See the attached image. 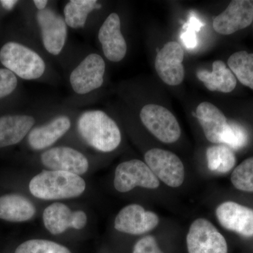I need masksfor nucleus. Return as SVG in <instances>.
<instances>
[{"label": "nucleus", "instance_id": "f257e3e1", "mask_svg": "<svg viewBox=\"0 0 253 253\" xmlns=\"http://www.w3.org/2000/svg\"><path fill=\"white\" fill-rule=\"evenodd\" d=\"M77 128L86 144L101 152L109 153L117 149L122 140L119 126L104 111L91 110L79 116Z\"/></svg>", "mask_w": 253, "mask_h": 253}, {"label": "nucleus", "instance_id": "f03ea898", "mask_svg": "<svg viewBox=\"0 0 253 253\" xmlns=\"http://www.w3.org/2000/svg\"><path fill=\"white\" fill-rule=\"evenodd\" d=\"M85 181L77 174L61 171L43 170L30 181L32 195L43 200L72 199L85 190Z\"/></svg>", "mask_w": 253, "mask_h": 253}, {"label": "nucleus", "instance_id": "7ed1b4c3", "mask_svg": "<svg viewBox=\"0 0 253 253\" xmlns=\"http://www.w3.org/2000/svg\"><path fill=\"white\" fill-rule=\"evenodd\" d=\"M0 61L5 68L27 81L38 79L45 72V62L38 53L14 42L1 47Z\"/></svg>", "mask_w": 253, "mask_h": 253}, {"label": "nucleus", "instance_id": "20e7f679", "mask_svg": "<svg viewBox=\"0 0 253 253\" xmlns=\"http://www.w3.org/2000/svg\"><path fill=\"white\" fill-rule=\"evenodd\" d=\"M186 242L188 253H228L225 238L206 218H197L190 224Z\"/></svg>", "mask_w": 253, "mask_h": 253}, {"label": "nucleus", "instance_id": "39448f33", "mask_svg": "<svg viewBox=\"0 0 253 253\" xmlns=\"http://www.w3.org/2000/svg\"><path fill=\"white\" fill-rule=\"evenodd\" d=\"M144 126L158 140L165 144H173L179 140L181 128L170 111L158 104L145 105L140 111Z\"/></svg>", "mask_w": 253, "mask_h": 253}, {"label": "nucleus", "instance_id": "423d86ee", "mask_svg": "<svg viewBox=\"0 0 253 253\" xmlns=\"http://www.w3.org/2000/svg\"><path fill=\"white\" fill-rule=\"evenodd\" d=\"M144 160L158 180L166 185L178 188L185 180L184 163L174 153L155 148L145 154Z\"/></svg>", "mask_w": 253, "mask_h": 253}, {"label": "nucleus", "instance_id": "0eeeda50", "mask_svg": "<svg viewBox=\"0 0 253 253\" xmlns=\"http://www.w3.org/2000/svg\"><path fill=\"white\" fill-rule=\"evenodd\" d=\"M113 184L118 192L126 193L136 187L157 189L161 181L146 163L133 159L118 165L115 171Z\"/></svg>", "mask_w": 253, "mask_h": 253}, {"label": "nucleus", "instance_id": "6e6552de", "mask_svg": "<svg viewBox=\"0 0 253 253\" xmlns=\"http://www.w3.org/2000/svg\"><path fill=\"white\" fill-rule=\"evenodd\" d=\"M106 63L100 55H87L70 76V83L75 92L86 94L99 89L104 83Z\"/></svg>", "mask_w": 253, "mask_h": 253}, {"label": "nucleus", "instance_id": "1a4fd4ad", "mask_svg": "<svg viewBox=\"0 0 253 253\" xmlns=\"http://www.w3.org/2000/svg\"><path fill=\"white\" fill-rule=\"evenodd\" d=\"M184 49L176 42L166 43L158 51L155 60V68L163 83L168 85L177 86L184 81Z\"/></svg>", "mask_w": 253, "mask_h": 253}, {"label": "nucleus", "instance_id": "9d476101", "mask_svg": "<svg viewBox=\"0 0 253 253\" xmlns=\"http://www.w3.org/2000/svg\"><path fill=\"white\" fill-rule=\"evenodd\" d=\"M36 18L44 47L54 56L61 54L68 36V26L64 18L50 8L38 11Z\"/></svg>", "mask_w": 253, "mask_h": 253}, {"label": "nucleus", "instance_id": "9b49d317", "mask_svg": "<svg viewBox=\"0 0 253 253\" xmlns=\"http://www.w3.org/2000/svg\"><path fill=\"white\" fill-rule=\"evenodd\" d=\"M159 222V216L156 213L146 211L140 205L130 204L118 212L114 227L121 233L141 235L154 230Z\"/></svg>", "mask_w": 253, "mask_h": 253}, {"label": "nucleus", "instance_id": "f8f14e48", "mask_svg": "<svg viewBox=\"0 0 253 253\" xmlns=\"http://www.w3.org/2000/svg\"><path fill=\"white\" fill-rule=\"evenodd\" d=\"M253 22V0H234L213 20V29L228 36L249 27Z\"/></svg>", "mask_w": 253, "mask_h": 253}, {"label": "nucleus", "instance_id": "ddd939ff", "mask_svg": "<svg viewBox=\"0 0 253 253\" xmlns=\"http://www.w3.org/2000/svg\"><path fill=\"white\" fill-rule=\"evenodd\" d=\"M41 161L50 170L61 171L81 175L89 169V162L84 154L67 146H58L46 150Z\"/></svg>", "mask_w": 253, "mask_h": 253}, {"label": "nucleus", "instance_id": "4468645a", "mask_svg": "<svg viewBox=\"0 0 253 253\" xmlns=\"http://www.w3.org/2000/svg\"><path fill=\"white\" fill-rule=\"evenodd\" d=\"M215 215L222 227L240 235L253 236V210L234 202L226 201L217 206Z\"/></svg>", "mask_w": 253, "mask_h": 253}, {"label": "nucleus", "instance_id": "2eb2a0df", "mask_svg": "<svg viewBox=\"0 0 253 253\" xmlns=\"http://www.w3.org/2000/svg\"><path fill=\"white\" fill-rule=\"evenodd\" d=\"M98 38L105 57L117 63L122 61L127 51V45L121 33V18L116 13H111L101 25Z\"/></svg>", "mask_w": 253, "mask_h": 253}, {"label": "nucleus", "instance_id": "dca6fc26", "mask_svg": "<svg viewBox=\"0 0 253 253\" xmlns=\"http://www.w3.org/2000/svg\"><path fill=\"white\" fill-rule=\"evenodd\" d=\"M43 221L46 229L54 235L62 234L68 228L83 229L87 222V217L83 211L73 212L66 205L54 203L43 212Z\"/></svg>", "mask_w": 253, "mask_h": 253}, {"label": "nucleus", "instance_id": "f3484780", "mask_svg": "<svg viewBox=\"0 0 253 253\" xmlns=\"http://www.w3.org/2000/svg\"><path fill=\"white\" fill-rule=\"evenodd\" d=\"M196 117L207 140L212 144H221L229 122L221 110L214 104L205 101L196 108Z\"/></svg>", "mask_w": 253, "mask_h": 253}, {"label": "nucleus", "instance_id": "a211bd4d", "mask_svg": "<svg viewBox=\"0 0 253 253\" xmlns=\"http://www.w3.org/2000/svg\"><path fill=\"white\" fill-rule=\"evenodd\" d=\"M71 126V119L68 116H58L44 126L32 129L28 135V143L32 149L37 151L45 149L61 139Z\"/></svg>", "mask_w": 253, "mask_h": 253}, {"label": "nucleus", "instance_id": "6ab92c4d", "mask_svg": "<svg viewBox=\"0 0 253 253\" xmlns=\"http://www.w3.org/2000/svg\"><path fill=\"white\" fill-rule=\"evenodd\" d=\"M36 123L28 115H11L0 118V148L13 146L22 141Z\"/></svg>", "mask_w": 253, "mask_h": 253}, {"label": "nucleus", "instance_id": "aec40b11", "mask_svg": "<svg viewBox=\"0 0 253 253\" xmlns=\"http://www.w3.org/2000/svg\"><path fill=\"white\" fill-rule=\"evenodd\" d=\"M196 76L208 90L212 91L229 93L235 89L237 84L234 73L220 60L214 61L211 72L207 70H199L196 72Z\"/></svg>", "mask_w": 253, "mask_h": 253}, {"label": "nucleus", "instance_id": "412c9836", "mask_svg": "<svg viewBox=\"0 0 253 253\" xmlns=\"http://www.w3.org/2000/svg\"><path fill=\"white\" fill-rule=\"evenodd\" d=\"M36 212L34 205L22 196L9 194L0 197V219L21 222L31 219Z\"/></svg>", "mask_w": 253, "mask_h": 253}, {"label": "nucleus", "instance_id": "4be33fe9", "mask_svg": "<svg viewBox=\"0 0 253 253\" xmlns=\"http://www.w3.org/2000/svg\"><path fill=\"white\" fill-rule=\"evenodd\" d=\"M101 5L96 0H71L63 9L66 25L73 29H79L85 26L88 15Z\"/></svg>", "mask_w": 253, "mask_h": 253}, {"label": "nucleus", "instance_id": "5701e85b", "mask_svg": "<svg viewBox=\"0 0 253 253\" xmlns=\"http://www.w3.org/2000/svg\"><path fill=\"white\" fill-rule=\"evenodd\" d=\"M210 170L224 174L230 172L235 166L236 158L234 150L225 144L212 145L206 151Z\"/></svg>", "mask_w": 253, "mask_h": 253}, {"label": "nucleus", "instance_id": "b1692460", "mask_svg": "<svg viewBox=\"0 0 253 253\" xmlns=\"http://www.w3.org/2000/svg\"><path fill=\"white\" fill-rule=\"evenodd\" d=\"M227 64L241 84L253 89V54L238 51L229 58Z\"/></svg>", "mask_w": 253, "mask_h": 253}, {"label": "nucleus", "instance_id": "393cba45", "mask_svg": "<svg viewBox=\"0 0 253 253\" xmlns=\"http://www.w3.org/2000/svg\"><path fill=\"white\" fill-rule=\"evenodd\" d=\"M233 186L244 192H253V157L243 161L231 176Z\"/></svg>", "mask_w": 253, "mask_h": 253}, {"label": "nucleus", "instance_id": "a878e982", "mask_svg": "<svg viewBox=\"0 0 253 253\" xmlns=\"http://www.w3.org/2000/svg\"><path fill=\"white\" fill-rule=\"evenodd\" d=\"M15 253H71L62 245L43 239H33L20 245Z\"/></svg>", "mask_w": 253, "mask_h": 253}, {"label": "nucleus", "instance_id": "bb28decb", "mask_svg": "<svg viewBox=\"0 0 253 253\" xmlns=\"http://www.w3.org/2000/svg\"><path fill=\"white\" fill-rule=\"evenodd\" d=\"M249 142V134L244 126L235 122L228 123L221 144L233 150L243 149Z\"/></svg>", "mask_w": 253, "mask_h": 253}, {"label": "nucleus", "instance_id": "cd10ccee", "mask_svg": "<svg viewBox=\"0 0 253 253\" xmlns=\"http://www.w3.org/2000/svg\"><path fill=\"white\" fill-rule=\"evenodd\" d=\"M202 27V23L198 18L191 17L189 22L184 27V31L181 35V39L187 49H194L197 46L196 33Z\"/></svg>", "mask_w": 253, "mask_h": 253}, {"label": "nucleus", "instance_id": "c85d7f7f", "mask_svg": "<svg viewBox=\"0 0 253 253\" xmlns=\"http://www.w3.org/2000/svg\"><path fill=\"white\" fill-rule=\"evenodd\" d=\"M17 84L16 75L6 68H0V99L11 94Z\"/></svg>", "mask_w": 253, "mask_h": 253}, {"label": "nucleus", "instance_id": "c756f323", "mask_svg": "<svg viewBox=\"0 0 253 253\" xmlns=\"http://www.w3.org/2000/svg\"><path fill=\"white\" fill-rule=\"evenodd\" d=\"M132 253H164L159 247L157 241L152 236H146L134 245Z\"/></svg>", "mask_w": 253, "mask_h": 253}, {"label": "nucleus", "instance_id": "7c9ffc66", "mask_svg": "<svg viewBox=\"0 0 253 253\" xmlns=\"http://www.w3.org/2000/svg\"><path fill=\"white\" fill-rule=\"evenodd\" d=\"M18 1H14V0H4V1H0V3L2 5L4 9L7 10H11L16 4Z\"/></svg>", "mask_w": 253, "mask_h": 253}, {"label": "nucleus", "instance_id": "2f4dec72", "mask_svg": "<svg viewBox=\"0 0 253 253\" xmlns=\"http://www.w3.org/2000/svg\"><path fill=\"white\" fill-rule=\"evenodd\" d=\"M33 3H34L35 6H36L38 11H42V10L46 9L48 1H46V0H34Z\"/></svg>", "mask_w": 253, "mask_h": 253}]
</instances>
